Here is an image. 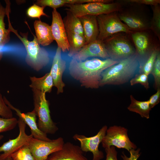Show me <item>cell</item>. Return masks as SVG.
I'll list each match as a JSON object with an SVG mask.
<instances>
[{
	"label": "cell",
	"mask_w": 160,
	"mask_h": 160,
	"mask_svg": "<svg viewBox=\"0 0 160 160\" xmlns=\"http://www.w3.org/2000/svg\"><path fill=\"white\" fill-rule=\"evenodd\" d=\"M119 61L110 58L102 60L97 58L78 61L72 59L68 70L70 75L79 81L82 87L97 89L102 72Z\"/></svg>",
	"instance_id": "obj_1"
},
{
	"label": "cell",
	"mask_w": 160,
	"mask_h": 160,
	"mask_svg": "<svg viewBox=\"0 0 160 160\" xmlns=\"http://www.w3.org/2000/svg\"><path fill=\"white\" fill-rule=\"evenodd\" d=\"M139 65V60L135 54L119 61L102 72L99 87L119 85L127 83L134 76Z\"/></svg>",
	"instance_id": "obj_2"
},
{
	"label": "cell",
	"mask_w": 160,
	"mask_h": 160,
	"mask_svg": "<svg viewBox=\"0 0 160 160\" xmlns=\"http://www.w3.org/2000/svg\"><path fill=\"white\" fill-rule=\"evenodd\" d=\"M116 12L121 20L132 32L150 30V17L149 12L145 5L135 3H125Z\"/></svg>",
	"instance_id": "obj_3"
},
{
	"label": "cell",
	"mask_w": 160,
	"mask_h": 160,
	"mask_svg": "<svg viewBox=\"0 0 160 160\" xmlns=\"http://www.w3.org/2000/svg\"><path fill=\"white\" fill-rule=\"evenodd\" d=\"M9 12L7 13L8 23V29L10 32L14 33L23 44L25 48L27 55L25 58L26 63L34 70L39 71L46 66L49 63V54L44 48L41 47L38 43L36 36L33 35L34 38L32 41L28 39V32L22 33L20 35L17 30L12 26L9 20Z\"/></svg>",
	"instance_id": "obj_4"
},
{
	"label": "cell",
	"mask_w": 160,
	"mask_h": 160,
	"mask_svg": "<svg viewBox=\"0 0 160 160\" xmlns=\"http://www.w3.org/2000/svg\"><path fill=\"white\" fill-rule=\"evenodd\" d=\"M103 41L109 58L113 60L119 61L135 53V49L129 34L118 33Z\"/></svg>",
	"instance_id": "obj_5"
},
{
	"label": "cell",
	"mask_w": 160,
	"mask_h": 160,
	"mask_svg": "<svg viewBox=\"0 0 160 160\" xmlns=\"http://www.w3.org/2000/svg\"><path fill=\"white\" fill-rule=\"evenodd\" d=\"M33 92V110L38 118L37 125L40 130L45 134H53L58 129L56 124L52 120L48 101L45 93L32 89Z\"/></svg>",
	"instance_id": "obj_6"
},
{
	"label": "cell",
	"mask_w": 160,
	"mask_h": 160,
	"mask_svg": "<svg viewBox=\"0 0 160 160\" xmlns=\"http://www.w3.org/2000/svg\"><path fill=\"white\" fill-rule=\"evenodd\" d=\"M65 9L77 17L87 15H98L117 12L122 6L120 2L106 3L92 2L81 4H66Z\"/></svg>",
	"instance_id": "obj_7"
},
{
	"label": "cell",
	"mask_w": 160,
	"mask_h": 160,
	"mask_svg": "<svg viewBox=\"0 0 160 160\" xmlns=\"http://www.w3.org/2000/svg\"><path fill=\"white\" fill-rule=\"evenodd\" d=\"M99 34L97 39L103 41L112 35L119 33L130 34L132 32L120 20L116 12L97 16Z\"/></svg>",
	"instance_id": "obj_8"
},
{
	"label": "cell",
	"mask_w": 160,
	"mask_h": 160,
	"mask_svg": "<svg viewBox=\"0 0 160 160\" xmlns=\"http://www.w3.org/2000/svg\"><path fill=\"white\" fill-rule=\"evenodd\" d=\"M129 35L139 63L145 60L154 50L160 49L159 44L156 38L157 37H154L156 36L151 30L132 32Z\"/></svg>",
	"instance_id": "obj_9"
},
{
	"label": "cell",
	"mask_w": 160,
	"mask_h": 160,
	"mask_svg": "<svg viewBox=\"0 0 160 160\" xmlns=\"http://www.w3.org/2000/svg\"><path fill=\"white\" fill-rule=\"evenodd\" d=\"M127 132L126 128L121 126L109 127L101 143L103 147L105 148L114 146L126 149L129 152L132 149H136V145L130 141Z\"/></svg>",
	"instance_id": "obj_10"
},
{
	"label": "cell",
	"mask_w": 160,
	"mask_h": 160,
	"mask_svg": "<svg viewBox=\"0 0 160 160\" xmlns=\"http://www.w3.org/2000/svg\"><path fill=\"white\" fill-rule=\"evenodd\" d=\"M64 143L63 138L61 137L49 141L32 137L28 146L35 160H46L51 154L61 150Z\"/></svg>",
	"instance_id": "obj_11"
},
{
	"label": "cell",
	"mask_w": 160,
	"mask_h": 160,
	"mask_svg": "<svg viewBox=\"0 0 160 160\" xmlns=\"http://www.w3.org/2000/svg\"><path fill=\"white\" fill-rule=\"evenodd\" d=\"M108 129L106 125L103 126L95 135L87 137L83 135L76 134L73 138L79 141L83 152H90L93 154L92 160H101L104 157L103 152L99 149V145L105 136Z\"/></svg>",
	"instance_id": "obj_12"
},
{
	"label": "cell",
	"mask_w": 160,
	"mask_h": 160,
	"mask_svg": "<svg viewBox=\"0 0 160 160\" xmlns=\"http://www.w3.org/2000/svg\"><path fill=\"white\" fill-rule=\"evenodd\" d=\"M17 124L19 129L18 135L15 139H9L0 146V152H3L0 154L1 160H5L23 146L29 144L30 140L33 137L31 134H26L25 132L26 124L20 119H18Z\"/></svg>",
	"instance_id": "obj_13"
},
{
	"label": "cell",
	"mask_w": 160,
	"mask_h": 160,
	"mask_svg": "<svg viewBox=\"0 0 160 160\" xmlns=\"http://www.w3.org/2000/svg\"><path fill=\"white\" fill-rule=\"evenodd\" d=\"M52 14V20L50 26L54 40L56 41L58 47L63 52L69 51V45L62 17L56 9H53Z\"/></svg>",
	"instance_id": "obj_14"
},
{
	"label": "cell",
	"mask_w": 160,
	"mask_h": 160,
	"mask_svg": "<svg viewBox=\"0 0 160 160\" xmlns=\"http://www.w3.org/2000/svg\"><path fill=\"white\" fill-rule=\"evenodd\" d=\"M6 104L11 109L14 110L19 118L21 119L30 129L31 134L33 138L44 141H49L51 140L47 136V134L43 132L38 128L36 122V115L33 110L27 113H22L18 109L14 106L5 97L3 98Z\"/></svg>",
	"instance_id": "obj_15"
},
{
	"label": "cell",
	"mask_w": 160,
	"mask_h": 160,
	"mask_svg": "<svg viewBox=\"0 0 160 160\" xmlns=\"http://www.w3.org/2000/svg\"><path fill=\"white\" fill-rule=\"evenodd\" d=\"M92 57L109 58L103 41L97 39L85 45L72 57V59L81 61Z\"/></svg>",
	"instance_id": "obj_16"
},
{
	"label": "cell",
	"mask_w": 160,
	"mask_h": 160,
	"mask_svg": "<svg viewBox=\"0 0 160 160\" xmlns=\"http://www.w3.org/2000/svg\"><path fill=\"white\" fill-rule=\"evenodd\" d=\"M61 49L57 47L54 55L50 71L53 86L57 89V94L63 93L65 84L62 80L63 74L66 68V61L62 58Z\"/></svg>",
	"instance_id": "obj_17"
},
{
	"label": "cell",
	"mask_w": 160,
	"mask_h": 160,
	"mask_svg": "<svg viewBox=\"0 0 160 160\" xmlns=\"http://www.w3.org/2000/svg\"><path fill=\"white\" fill-rule=\"evenodd\" d=\"M83 152L79 146L67 142L61 150L51 154L46 160H89Z\"/></svg>",
	"instance_id": "obj_18"
},
{
	"label": "cell",
	"mask_w": 160,
	"mask_h": 160,
	"mask_svg": "<svg viewBox=\"0 0 160 160\" xmlns=\"http://www.w3.org/2000/svg\"><path fill=\"white\" fill-rule=\"evenodd\" d=\"M79 18L82 26L86 44L96 40L99 33L97 16L87 15Z\"/></svg>",
	"instance_id": "obj_19"
},
{
	"label": "cell",
	"mask_w": 160,
	"mask_h": 160,
	"mask_svg": "<svg viewBox=\"0 0 160 160\" xmlns=\"http://www.w3.org/2000/svg\"><path fill=\"white\" fill-rule=\"evenodd\" d=\"M37 40L43 46H47L54 40L50 25L40 20H36L33 24Z\"/></svg>",
	"instance_id": "obj_20"
},
{
	"label": "cell",
	"mask_w": 160,
	"mask_h": 160,
	"mask_svg": "<svg viewBox=\"0 0 160 160\" xmlns=\"http://www.w3.org/2000/svg\"><path fill=\"white\" fill-rule=\"evenodd\" d=\"M30 78L31 83L29 87L32 89H37L45 93L51 92L54 86L53 79L50 72L41 77L30 76Z\"/></svg>",
	"instance_id": "obj_21"
},
{
	"label": "cell",
	"mask_w": 160,
	"mask_h": 160,
	"mask_svg": "<svg viewBox=\"0 0 160 160\" xmlns=\"http://www.w3.org/2000/svg\"><path fill=\"white\" fill-rule=\"evenodd\" d=\"M107 0H38L36 4L40 6L49 7L53 9L64 6L66 4H83L92 2L107 3Z\"/></svg>",
	"instance_id": "obj_22"
},
{
	"label": "cell",
	"mask_w": 160,
	"mask_h": 160,
	"mask_svg": "<svg viewBox=\"0 0 160 160\" xmlns=\"http://www.w3.org/2000/svg\"><path fill=\"white\" fill-rule=\"evenodd\" d=\"M63 22L66 32L84 36L82 26L79 18L71 12L66 11Z\"/></svg>",
	"instance_id": "obj_23"
},
{
	"label": "cell",
	"mask_w": 160,
	"mask_h": 160,
	"mask_svg": "<svg viewBox=\"0 0 160 160\" xmlns=\"http://www.w3.org/2000/svg\"><path fill=\"white\" fill-rule=\"evenodd\" d=\"M69 45L68 55L72 57L85 45L86 42L84 36L66 32Z\"/></svg>",
	"instance_id": "obj_24"
},
{
	"label": "cell",
	"mask_w": 160,
	"mask_h": 160,
	"mask_svg": "<svg viewBox=\"0 0 160 160\" xmlns=\"http://www.w3.org/2000/svg\"><path fill=\"white\" fill-rule=\"evenodd\" d=\"M131 103L127 108L129 111L139 114L141 117L147 119L150 118L151 108L148 101H140L135 99L132 95L130 96Z\"/></svg>",
	"instance_id": "obj_25"
},
{
	"label": "cell",
	"mask_w": 160,
	"mask_h": 160,
	"mask_svg": "<svg viewBox=\"0 0 160 160\" xmlns=\"http://www.w3.org/2000/svg\"><path fill=\"white\" fill-rule=\"evenodd\" d=\"M7 13L6 8L0 2V47L4 46L9 41L10 31L5 28L4 18Z\"/></svg>",
	"instance_id": "obj_26"
},
{
	"label": "cell",
	"mask_w": 160,
	"mask_h": 160,
	"mask_svg": "<svg viewBox=\"0 0 160 160\" xmlns=\"http://www.w3.org/2000/svg\"><path fill=\"white\" fill-rule=\"evenodd\" d=\"M160 52V49L152 51L145 60L139 63V72L147 75L151 74L157 56Z\"/></svg>",
	"instance_id": "obj_27"
},
{
	"label": "cell",
	"mask_w": 160,
	"mask_h": 160,
	"mask_svg": "<svg viewBox=\"0 0 160 160\" xmlns=\"http://www.w3.org/2000/svg\"><path fill=\"white\" fill-rule=\"evenodd\" d=\"M153 15L150 22V30L160 40V7L159 4L151 6Z\"/></svg>",
	"instance_id": "obj_28"
},
{
	"label": "cell",
	"mask_w": 160,
	"mask_h": 160,
	"mask_svg": "<svg viewBox=\"0 0 160 160\" xmlns=\"http://www.w3.org/2000/svg\"><path fill=\"white\" fill-rule=\"evenodd\" d=\"M12 160H35L32 155L28 145H24L10 156Z\"/></svg>",
	"instance_id": "obj_29"
},
{
	"label": "cell",
	"mask_w": 160,
	"mask_h": 160,
	"mask_svg": "<svg viewBox=\"0 0 160 160\" xmlns=\"http://www.w3.org/2000/svg\"><path fill=\"white\" fill-rule=\"evenodd\" d=\"M18 120L15 118L6 119L0 117V133L14 129L17 124Z\"/></svg>",
	"instance_id": "obj_30"
},
{
	"label": "cell",
	"mask_w": 160,
	"mask_h": 160,
	"mask_svg": "<svg viewBox=\"0 0 160 160\" xmlns=\"http://www.w3.org/2000/svg\"><path fill=\"white\" fill-rule=\"evenodd\" d=\"M151 74L154 80V87L157 90L160 89V53L158 54L154 63Z\"/></svg>",
	"instance_id": "obj_31"
},
{
	"label": "cell",
	"mask_w": 160,
	"mask_h": 160,
	"mask_svg": "<svg viewBox=\"0 0 160 160\" xmlns=\"http://www.w3.org/2000/svg\"><path fill=\"white\" fill-rule=\"evenodd\" d=\"M44 7L34 4L28 9L26 11V14L30 17L39 19H40L41 16L48 17L44 12Z\"/></svg>",
	"instance_id": "obj_32"
},
{
	"label": "cell",
	"mask_w": 160,
	"mask_h": 160,
	"mask_svg": "<svg viewBox=\"0 0 160 160\" xmlns=\"http://www.w3.org/2000/svg\"><path fill=\"white\" fill-rule=\"evenodd\" d=\"M137 84H140L147 89L149 87L148 76L144 73L136 74L135 77L130 80V84L133 86Z\"/></svg>",
	"instance_id": "obj_33"
},
{
	"label": "cell",
	"mask_w": 160,
	"mask_h": 160,
	"mask_svg": "<svg viewBox=\"0 0 160 160\" xmlns=\"http://www.w3.org/2000/svg\"><path fill=\"white\" fill-rule=\"evenodd\" d=\"M0 116L1 117L9 119L13 117L11 109L6 104L0 91Z\"/></svg>",
	"instance_id": "obj_34"
},
{
	"label": "cell",
	"mask_w": 160,
	"mask_h": 160,
	"mask_svg": "<svg viewBox=\"0 0 160 160\" xmlns=\"http://www.w3.org/2000/svg\"><path fill=\"white\" fill-rule=\"evenodd\" d=\"M123 2L127 3H135L144 5L154 6L159 4L160 0H126Z\"/></svg>",
	"instance_id": "obj_35"
},
{
	"label": "cell",
	"mask_w": 160,
	"mask_h": 160,
	"mask_svg": "<svg viewBox=\"0 0 160 160\" xmlns=\"http://www.w3.org/2000/svg\"><path fill=\"white\" fill-rule=\"evenodd\" d=\"M140 149H132L129 152L130 153L129 157L127 156L124 152H122L121 156L123 160H137L140 156Z\"/></svg>",
	"instance_id": "obj_36"
},
{
	"label": "cell",
	"mask_w": 160,
	"mask_h": 160,
	"mask_svg": "<svg viewBox=\"0 0 160 160\" xmlns=\"http://www.w3.org/2000/svg\"><path fill=\"white\" fill-rule=\"evenodd\" d=\"M106 154L105 160H118L117 158V152L115 147L111 146L105 148Z\"/></svg>",
	"instance_id": "obj_37"
},
{
	"label": "cell",
	"mask_w": 160,
	"mask_h": 160,
	"mask_svg": "<svg viewBox=\"0 0 160 160\" xmlns=\"http://www.w3.org/2000/svg\"><path fill=\"white\" fill-rule=\"evenodd\" d=\"M157 92L151 96L148 100L151 108L158 104L160 100V89L157 90Z\"/></svg>",
	"instance_id": "obj_38"
},
{
	"label": "cell",
	"mask_w": 160,
	"mask_h": 160,
	"mask_svg": "<svg viewBox=\"0 0 160 160\" xmlns=\"http://www.w3.org/2000/svg\"><path fill=\"white\" fill-rule=\"evenodd\" d=\"M3 53L2 52L0 51V60L2 58L3 56Z\"/></svg>",
	"instance_id": "obj_39"
},
{
	"label": "cell",
	"mask_w": 160,
	"mask_h": 160,
	"mask_svg": "<svg viewBox=\"0 0 160 160\" xmlns=\"http://www.w3.org/2000/svg\"><path fill=\"white\" fill-rule=\"evenodd\" d=\"M5 160H12L11 157H9L7 158Z\"/></svg>",
	"instance_id": "obj_40"
},
{
	"label": "cell",
	"mask_w": 160,
	"mask_h": 160,
	"mask_svg": "<svg viewBox=\"0 0 160 160\" xmlns=\"http://www.w3.org/2000/svg\"><path fill=\"white\" fill-rule=\"evenodd\" d=\"M4 136L2 135H0V140H1L3 137ZM0 160H1L0 159Z\"/></svg>",
	"instance_id": "obj_41"
}]
</instances>
